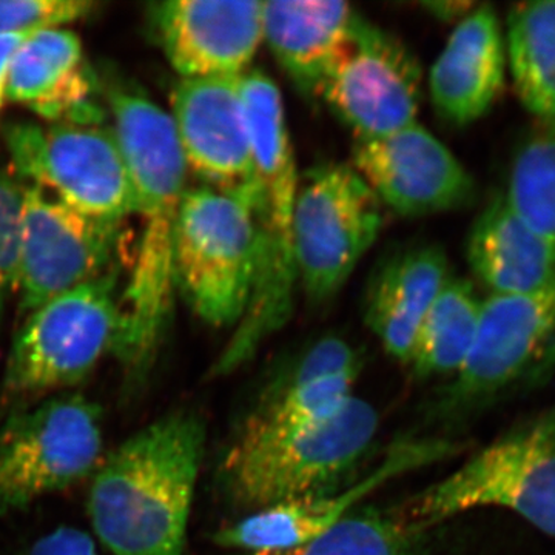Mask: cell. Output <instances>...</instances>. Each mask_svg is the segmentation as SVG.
<instances>
[{"label": "cell", "instance_id": "1", "mask_svg": "<svg viewBox=\"0 0 555 555\" xmlns=\"http://www.w3.org/2000/svg\"><path fill=\"white\" fill-rule=\"evenodd\" d=\"M109 112L133 185L139 238L129 281L119 297L113 356L130 386L145 382L173 315V246L188 164L170 113L137 87L113 83Z\"/></svg>", "mask_w": 555, "mask_h": 555}, {"label": "cell", "instance_id": "2", "mask_svg": "<svg viewBox=\"0 0 555 555\" xmlns=\"http://www.w3.org/2000/svg\"><path fill=\"white\" fill-rule=\"evenodd\" d=\"M204 437L198 416L175 412L139 430L98 466L89 516L109 554H185Z\"/></svg>", "mask_w": 555, "mask_h": 555}, {"label": "cell", "instance_id": "3", "mask_svg": "<svg viewBox=\"0 0 555 555\" xmlns=\"http://www.w3.org/2000/svg\"><path fill=\"white\" fill-rule=\"evenodd\" d=\"M240 87L257 167L258 198L251 208L257 269L246 312L211 366V377L238 371L286 326L299 288L294 240L299 173L283 96L275 80L259 69L241 76Z\"/></svg>", "mask_w": 555, "mask_h": 555}, {"label": "cell", "instance_id": "4", "mask_svg": "<svg viewBox=\"0 0 555 555\" xmlns=\"http://www.w3.org/2000/svg\"><path fill=\"white\" fill-rule=\"evenodd\" d=\"M377 430L375 408L353 396L334 415L309 425L247 420L221 465L225 494L248 514L326 494L366 454Z\"/></svg>", "mask_w": 555, "mask_h": 555}, {"label": "cell", "instance_id": "5", "mask_svg": "<svg viewBox=\"0 0 555 555\" xmlns=\"http://www.w3.org/2000/svg\"><path fill=\"white\" fill-rule=\"evenodd\" d=\"M477 507H502L555 537V406L481 449L398 514L426 531Z\"/></svg>", "mask_w": 555, "mask_h": 555}, {"label": "cell", "instance_id": "6", "mask_svg": "<svg viewBox=\"0 0 555 555\" xmlns=\"http://www.w3.org/2000/svg\"><path fill=\"white\" fill-rule=\"evenodd\" d=\"M118 269L65 292L33 310L14 338L2 385L0 406H27L78 385L118 338Z\"/></svg>", "mask_w": 555, "mask_h": 555}, {"label": "cell", "instance_id": "7", "mask_svg": "<svg viewBox=\"0 0 555 555\" xmlns=\"http://www.w3.org/2000/svg\"><path fill=\"white\" fill-rule=\"evenodd\" d=\"M102 448L101 408L79 393L10 411L0 425V518L91 476Z\"/></svg>", "mask_w": 555, "mask_h": 555}, {"label": "cell", "instance_id": "8", "mask_svg": "<svg viewBox=\"0 0 555 555\" xmlns=\"http://www.w3.org/2000/svg\"><path fill=\"white\" fill-rule=\"evenodd\" d=\"M257 269L254 215L217 190L188 189L175 232V286L211 327H235L246 312Z\"/></svg>", "mask_w": 555, "mask_h": 555}, {"label": "cell", "instance_id": "9", "mask_svg": "<svg viewBox=\"0 0 555 555\" xmlns=\"http://www.w3.org/2000/svg\"><path fill=\"white\" fill-rule=\"evenodd\" d=\"M14 177L80 214L124 224L134 215V193L112 127L13 122L5 129Z\"/></svg>", "mask_w": 555, "mask_h": 555}, {"label": "cell", "instance_id": "10", "mask_svg": "<svg viewBox=\"0 0 555 555\" xmlns=\"http://www.w3.org/2000/svg\"><path fill=\"white\" fill-rule=\"evenodd\" d=\"M383 222L385 207L350 164H321L299 177L295 259L309 301L323 305L341 291Z\"/></svg>", "mask_w": 555, "mask_h": 555}, {"label": "cell", "instance_id": "11", "mask_svg": "<svg viewBox=\"0 0 555 555\" xmlns=\"http://www.w3.org/2000/svg\"><path fill=\"white\" fill-rule=\"evenodd\" d=\"M317 98L352 130L356 141L386 137L418 122L422 68L396 36L358 14Z\"/></svg>", "mask_w": 555, "mask_h": 555}, {"label": "cell", "instance_id": "12", "mask_svg": "<svg viewBox=\"0 0 555 555\" xmlns=\"http://www.w3.org/2000/svg\"><path fill=\"white\" fill-rule=\"evenodd\" d=\"M122 224L91 218L25 188L20 218L21 309L33 310L118 269Z\"/></svg>", "mask_w": 555, "mask_h": 555}, {"label": "cell", "instance_id": "13", "mask_svg": "<svg viewBox=\"0 0 555 555\" xmlns=\"http://www.w3.org/2000/svg\"><path fill=\"white\" fill-rule=\"evenodd\" d=\"M554 369L555 281L531 294H491L449 397L460 406L478 404L542 382Z\"/></svg>", "mask_w": 555, "mask_h": 555}, {"label": "cell", "instance_id": "14", "mask_svg": "<svg viewBox=\"0 0 555 555\" xmlns=\"http://www.w3.org/2000/svg\"><path fill=\"white\" fill-rule=\"evenodd\" d=\"M241 78L179 79L170 98V118L189 171L204 188L254 208L257 167L241 96Z\"/></svg>", "mask_w": 555, "mask_h": 555}, {"label": "cell", "instance_id": "15", "mask_svg": "<svg viewBox=\"0 0 555 555\" xmlns=\"http://www.w3.org/2000/svg\"><path fill=\"white\" fill-rule=\"evenodd\" d=\"M350 166L382 206L400 217L456 210L476 196L469 171L420 122L386 137L356 141Z\"/></svg>", "mask_w": 555, "mask_h": 555}, {"label": "cell", "instance_id": "16", "mask_svg": "<svg viewBox=\"0 0 555 555\" xmlns=\"http://www.w3.org/2000/svg\"><path fill=\"white\" fill-rule=\"evenodd\" d=\"M261 11L257 0H169L152 21L181 79L241 78L262 43Z\"/></svg>", "mask_w": 555, "mask_h": 555}, {"label": "cell", "instance_id": "17", "mask_svg": "<svg viewBox=\"0 0 555 555\" xmlns=\"http://www.w3.org/2000/svg\"><path fill=\"white\" fill-rule=\"evenodd\" d=\"M448 444L414 443L398 447L377 470L339 494H320L270 506L225 526L215 535L218 545L232 550H288L312 542L350 514L369 492L409 469L427 465L447 452Z\"/></svg>", "mask_w": 555, "mask_h": 555}, {"label": "cell", "instance_id": "18", "mask_svg": "<svg viewBox=\"0 0 555 555\" xmlns=\"http://www.w3.org/2000/svg\"><path fill=\"white\" fill-rule=\"evenodd\" d=\"M98 79L73 31L33 33L14 53L7 101L24 105L50 124H101Z\"/></svg>", "mask_w": 555, "mask_h": 555}, {"label": "cell", "instance_id": "19", "mask_svg": "<svg viewBox=\"0 0 555 555\" xmlns=\"http://www.w3.org/2000/svg\"><path fill=\"white\" fill-rule=\"evenodd\" d=\"M506 49L499 17L476 7L460 22L438 54L427 89L441 119L467 126L483 118L505 83Z\"/></svg>", "mask_w": 555, "mask_h": 555}, {"label": "cell", "instance_id": "20", "mask_svg": "<svg viewBox=\"0 0 555 555\" xmlns=\"http://www.w3.org/2000/svg\"><path fill=\"white\" fill-rule=\"evenodd\" d=\"M358 13L334 0L262 2V42L299 91L315 96Z\"/></svg>", "mask_w": 555, "mask_h": 555}, {"label": "cell", "instance_id": "21", "mask_svg": "<svg viewBox=\"0 0 555 555\" xmlns=\"http://www.w3.org/2000/svg\"><path fill=\"white\" fill-rule=\"evenodd\" d=\"M449 278L447 255L437 246L408 248L375 272L364 315L389 356L409 363L420 324Z\"/></svg>", "mask_w": 555, "mask_h": 555}, {"label": "cell", "instance_id": "22", "mask_svg": "<svg viewBox=\"0 0 555 555\" xmlns=\"http://www.w3.org/2000/svg\"><path fill=\"white\" fill-rule=\"evenodd\" d=\"M467 264L494 295L531 294L555 281L550 244L496 196L481 211L467 236Z\"/></svg>", "mask_w": 555, "mask_h": 555}, {"label": "cell", "instance_id": "23", "mask_svg": "<svg viewBox=\"0 0 555 555\" xmlns=\"http://www.w3.org/2000/svg\"><path fill=\"white\" fill-rule=\"evenodd\" d=\"M507 61L518 98L537 118L555 122V0L514 7L507 17Z\"/></svg>", "mask_w": 555, "mask_h": 555}, {"label": "cell", "instance_id": "24", "mask_svg": "<svg viewBox=\"0 0 555 555\" xmlns=\"http://www.w3.org/2000/svg\"><path fill=\"white\" fill-rule=\"evenodd\" d=\"M481 299L473 284L451 276L427 310L409 366L418 377L456 374L476 337Z\"/></svg>", "mask_w": 555, "mask_h": 555}, {"label": "cell", "instance_id": "25", "mask_svg": "<svg viewBox=\"0 0 555 555\" xmlns=\"http://www.w3.org/2000/svg\"><path fill=\"white\" fill-rule=\"evenodd\" d=\"M422 532L398 513L396 516L375 511L350 513L312 542L254 555H423Z\"/></svg>", "mask_w": 555, "mask_h": 555}, {"label": "cell", "instance_id": "26", "mask_svg": "<svg viewBox=\"0 0 555 555\" xmlns=\"http://www.w3.org/2000/svg\"><path fill=\"white\" fill-rule=\"evenodd\" d=\"M505 198L555 254V122L517 153Z\"/></svg>", "mask_w": 555, "mask_h": 555}, {"label": "cell", "instance_id": "27", "mask_svg": "<svg viewBox=\"0 0 555 555\" xmlns=\"http://www.w3.org/2000/svg\"><path fill=\"white\" fill-rule=\"evenodd\" d=\"M357 378L358 372H346L298 385L280 383L248 422L272 427L321 422L338 412L352 397Z\"/></svg>", "mask_w": 555, "mask_h": 555}, {"label": "cell", "instance_id": "28", "mask_svg": "<svg viewBox=\"0 0 555 555\" xmlns=\"http://www.w3.org/2000/svg\"><path fill=\"white\" fill-rule=\"evenodd\" d=\"M94 9L90 0H0V35L53 30Z\"/></svg>", "mask_w": 555, "mask_h": 555}, {"label": "cell", "instance_id": "29", "mask_svg": "<svg viewBox=\"0 0 555 555\" xmlns=\"http://www.w3.org/2000/svg\"><path fill=\"white\" fill-rule=\"evenodd\" d=\"M24 185L13 171L0 169V321L20 273V218Z\"/></svg>", "mask_w": 555, "mask_h": 555}, {"label": "cell", "instance_id": "30", "mask_svg": "<svg viewBox=\"0 0 555 555\" xmlns=\"http://www.w3.org/2000/svg\"><path fill=\"white\" fill-rule=\"evenodd\" d=\"M346 372H360L356 349L345 339L327 337L310 346L281 383L298 385Z\"/></svg>", "mask_w": 555, "mask_h": 555}, {"label": "cell", "instance_id": "31", "mask_svg": "<svg viewBox=\"0 0 555 555\" xmlns=\"http://www.w3.org/2000/svg\"><path fill=\"white\" fill-rule=\"evenodd\" d=\"M22 555H101L89 534L73 526H60L39 537Z\"/></svg>", "mask_w": 555, "mask_h": 555}, {"label": "cell", "instance_id": "32", "mask_svg": "<svg viewBox=\"0 0 555 555\" xmlns=\"http://www.w3.org/2000/svg\"><path fill=\"white\" fill-rule=\"evenodd\" d=\"M33 33H17V35H0V112L7 104V82H9V69L14 53L20 49Z\"/></svg>", "mask_w": 555, "mask_h": 555}, {"label": "cell", "instance_id": "33", "mask_svg": "<svg viewBox=\"0 0 555 555\" xmlns=\"http://www.w3.org/2000/svg\"><path fill=\"white\" fill-rule=\"evenodd\" d=\"M425 9L430 16L441 22H455L465 20L467 14L470 13L476 7L470 2H463V0H444V2H427Z\"/></svg>", "mask_w": 555, "mask_h": 555}]
</instances>
